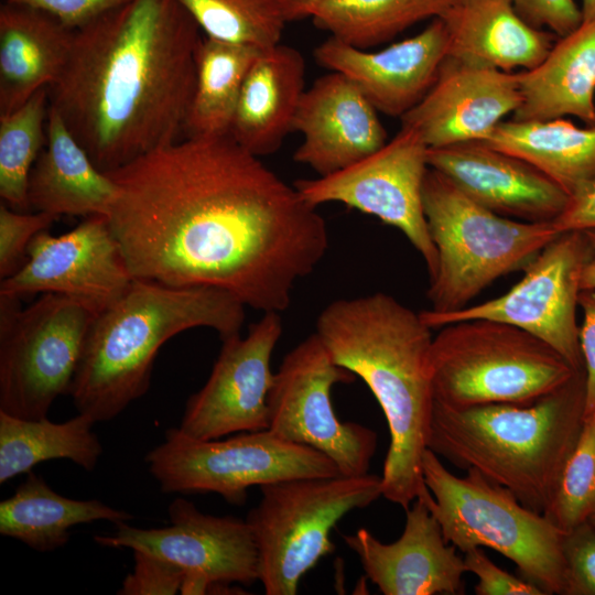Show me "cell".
<instances>
[{
	"instance_id": "46",
	"label": "cell",
	"mask_w": 595,
	"mask_h": 595,
	"mask_svg": "<svg viewBox=\"0 0 595 595\" xmlns=\"http://www.w3.org/2000/svg\"><path fill=\"white\" fill-rule=\"evenodd\" d=\"M327 0H282L288 21L307 18L309 10Z\"/></svg>"
},
{
	"instance_id": "13",
	"label": "cell",
	"mask_w": 595,
	"mask_h": 595,
	"mask_svg": "<svg viewBox=\"0 0 595 595\" xmlns=\"http://www.w3.org/2000/svg\"><path fill=\"white\" fill-rule=\"evenodd\" d=\"M429 147L420 133L401 125L380 149L335 173L298 180L293 185L314 207L342 203L398 228L423 258L429 278L437 255L423 208Z\"/></svg>"
},
{
	"instance_id": "32",
	"label": "cell",
	"mask_w": 595,
	"mask_h": 595,
	"mask_svg": "<svg viewBox=\"0 0 595 595\" xmlns=\"http://www.w3.org/2000/svg\"><path fill=\"white\" fill-rule=\"evenodd\" d=\"M452 0H327L307 12L331 36L358 48L379 45L411 25L439 18Z\"/></svg>"
},
{
	"instance_id": "41",
	"label": "cell",
	"mask_w": 595,
	"mask_h": 595,
	"mask_svg": "<svg viewBox=\"0 0 595 595\" xmlns=\"http://www.w3.org/2000/svg\"><path fill=\"white\" fill-rule=\"evenodd\" d=\"M128 0H3V2L23 4L43 10L77 30L102 14L113 10Z\"/></svg>"
},
{
	"instance_id": "18",
	"label": "cell",
	"mask_w": 595,
	"mask_h": 595,
	"mask_svg": "<svg viewBox=\"0 0 595 595\" xmlns=\"http://www.w3.org/2000/svg\"><path fill=\"white\" fill-rule=\"evenodd\" d=\"M520 102L517 73L446 56L429 91L400 119L429 148H441L485 141Z\"/></svg>"
},
{
	"instance_id": "42",
	"label": "cell",
	"mask_w": 595,
	"mask_h": 595,
	"mask_svg": "<svg viewBox=\"0 0 595 595\" xmlns=\"http://www.w3.org/2000/svg\"><path fill=\"white\" fill-rule=\"evenodd\" d=\"M583 322L578 329L580 348L585 370L584 418L595 414V289H584L578 296Z\"/></svg>"
},
{
	"instance_id": "2",
	"label": "cell",
	"mask_w": 595,
	"mask_h": 595,
	"mask_svg": "<svg viewBox=\"0 0 595 595\" xmlns=\"http://www.w3.org/2000/svg\"><path fill=\"white\" fill-rule=\"evenodd\" d=\"M201 32L178 0H128L75 31L48 101L99 170L184 139Z\"/></svg>"
},
{
	"instance_id": "6",
	"label": "cell",
	"mask_w": 595,
	"mask_h": 595,
	"mask_svg": "<svg viewBox=\"0 0 595 595\" xmlns=\"http://www.w3.org/2000/svg\"><path fill=\"white\" fill-rule=\"evenodd\" d=\"M423 208L437 255L430 278V312L459 311L498 278L524 269L559 232L552 223L498 215L429 167Z\"/></svg>"
},
{
	"instance_id": "40",
	"label": "cell",
	"mask_w": 595,
	"mask_h": 595,
	"mask_svg": "<svg viewBox=\"0 0 595 595\" xmlns=\"http://www.w3.org/2000/svg\"><path fill=\"white\" fill-rule=\"evenodd\" d=\"M517 13L530 25L564 36L583 22L581 9L574 0H508Z\"/></svg>"
},
{
	"instance_id": "34",
	"label": "cell",
	"mask_w": 595,
	"mask_h": 595,
	"mask_svg": "<svg viewBox=\"0 0 595 595\" xmlns=\"http://www.w3.org/2000/svg\"><path fill=\"white\" fill-rule=\"evenodd\" d=\"M207 37L264 50L289 22L282 0H178Z\"/></svg>"
},
{
	"instance_id": "12",
	"label": "cell",
	"mask_w": 595,
	"mask_h": 595,
	"mask_svg": "<svg viewBox=\"0 0 595 595\" xmlns=\"http://www.w3.org/2000/svg\"><path fill=\"white\" fill-rule=\"evenodd\" d=\"M355 377L333 360L313 333L284 356L274 372L268 394V430L325 454L342 475L368 474L378 435L363 424L338 420L331 397L334 385L351 382Z\"/></svg>"
},
{
	"instance_id": "35",
	"label": "cell",
	"mask_w": 595,
	"mask_h": 595,
	"mask_svg": "<svg viewBox=\"0 0 595 595\" xmlns=\"http://www.w3.org/2000/svg\"><path fill=\"white\" fill-rule=\"evenodd\" d=\"M543 515L564 533L595 515V414L584 420L577 443Z\"/></svg>"
},
{
	"instance_id": "23",
	"label": "cell",
	"mask_w": 595,
	"mask_h": 595,
	"mask_svg": "<svg viewBox=\"0 0 595 595\" xmlns=\"http://www.w3.org/2000/svg\"><path fill=\"white\" fill-rule=\"evenodd\" d=\"M304 76L296 48L279 43L261 50L244 80L229 137L258 158L274 153L294 131Z\"/></svg>"
},
{
	"instance_id": "31",
	"label": "cell",
	"mask_w": 595,
	"mask_h": 595,
	"mask_svg": "<svg viewBox=\"0 0 595 595\" xmlns=\"http://www.w3.org/2000/svg\"><path fill=\"white\" fill-rule=\"evenodd\" d=\"M261 50L203 37L184 138L229 136L247 73Z\"/></svg>"
},
{
	"instance_id": "7",
	"label": "cell",
	"mask_w": 595,
	"mask_h": 595,
	"mask_svg": "<svg viewBox=\"0 0 595 595\" xmlns=\"http://www.w3.org/2000/svg\"><path fill=\"white\" fill-rule=\"evenodd\" d=\"M422 474L432 495L426 505L448 543L463 553L493 549L545 595H566L564 532L543 513L527 508L474 468L462 477L454 475L430 448L422 457Z\"/></svg>"
},
{
	"instance_id": "8",
	"label": "cell",
	"mask_w": 595,
	"mask_h": 595,
	"mask_svg": "<svg viewBox=\"0 0 595 595\" xmlns=\"http://www.w3.org/2000/svg\"><path fill=\"white\" fill-rule=\"evenodd\" d=\"M431 371L435 402L465 409L532 404L580 370L549 344L517 326L470 318L444 325L433 337Z\"/></svg>"
},
{
	"instance_id": "17",
	"label": "cell",
	"mask_w": 595,
	"mask_h": 595,
	"mask_svg": "<svg viewBox=\"0 0 595 595\" xmlns=\"http://www.w3.org/2000/svg\"><path fill=\"white\" fill-rule=\"evenodd\" d=\"M167 513L170 526L143 529L121 522L115 533L95 536L94 541L147 552L184 571L202 572L213 583L249 586L259 581L258 551L246 519L203 513L181 497L171 502Z\"/></svg>"
},
{
	"instance_id": "9",
	"label": "cell",
	"mask_w": 595,
	"mask_h": 595,
	"mask_svg": "<svg viewBox=\"0 0 595 595\" xmlns=\"http://www.w3.org/2000/svg\"><path fill=\"white\" fill-rule=\"evenodd\" d=\"M259 488L261 499L246 521L267 595H295L303 575L334 552L331 531L336 523L382 496L381 476L369 473L294 478Z\"/></svg>"
},
{
	"instance_id": "48",
	"label": "cell",
	"mask_w": 595,
	"mask_h": 595,
	"mask_svg": "<svg viewBox=\"0 0 595 595\" xmlns=\"http://www.w3.org/2000/svg\"><path fill=\"white\" fill-rule=\"evenodd\" d=\"M589 521L595 526V515L589 519Z\"/></svg>"
},
{
	"instance_id": "11",
	"label": "cell",
	"mask_w": 595,
	"mask_h": 595,
	"mask_svg": "<svg viewBox=\"0 0 595 595\" xmlns=\"http://www.w3.org/2000/svg\"><path fill=\"white\" fill-rule=\"evenodd\" d=\"M144 461L164 494L214 493L237 506L246 502L252 486L342 475L325 454L282 440L268 429L226 440H197L172 428Z\"/></svg>"
},
{
	"instance_id": "28",
	"label": "cell",
	"mask_w": 595,
	"mask_h": 595,
	"mask_svg": "<svg viewBox=\"0 0 595 595\" xmlns=\"http://www.w3.org/2000/svg\"><path fill=\"white\" fill-rule=\"evenodd\" d=\"M482 142L532 164L570 197L595 181V126L581 128L564 118L502 120Z\"/></svg>"
},
{
	"instance_id": "20",
	"label": "cell",
	"mask_w": 595,
	"mask_h": 595,
	"mask_svg": "<svg viewBox=\"0 0 595 595\" xmlns=\"http://www.w3.org/2000/svg\"><path fill=\"white\" fill-rule=\"evenodd\" d=\"M447 48L444 23L435 18L416 35L377 52L329 36L314 56L321 66L354 83L378 112L401 118L429 91Z\"/></svg>"
},
{
	"instance_id": "10",
	"label": "cell",
	"mask_w": 595,
	"mask_h": 595,
	"mask_svg": "<svg viewBox=\"0 0 595 595\" xmlns=\"http://www.w3.org/2000/svg\"><path fill=\"white\" fill-rule=\"evenodd\" d=\"M98 314L61 294L44 293L22 306L21 298L0 293V411L47 418L56 398L69 394Z\"/></svg>"
},
{
	"instance_id": "1",
	"label": "cell",
	"mask_w": 595,
	"mask_h": 595,
	"mask_svg": "<svg viewBox=\"0 0 595 595\" xmlns=\"http://www.w3.org/2000/svg\"><path fill=\"white\" fill-rule=\"evenodd\" d=\"M107 174V218L133 279L281 313L328 249L317 207L229 136L184 138Z\"/></svg>"
},
{
	"instance_id": "19",
	"label": "cell",
	"mask_w": 595,
	"mask_h": 595,
	"mask_svg": "<svg viewBox=\"0 0 595 595\" xmlns=\"http://www.w3.org/2000/svg\"><path fill=\"white\" fill-rule=\"evenodd\" d=\"M428 162L470 199L508 218L552 223L571 198L532 164L482 141L429 148Z\"/></svg>"
},
{
	"instance_id": "4",
	"label": "cell",
	"mask_w": 595,
	"mask_h": 595,
	"mask_svg": "<svg viewBox=\"0 0 595 595\" xmlns=\"http://www.w3.org/2000/svg\"><path fill=\"white\" fill-rule=\"evenodd\" d=\"M245 307L220 289L133 279L89 328L69 391L77 412L96 422L116 418L147 393L156 354L171 337L194 327L221 339L239 334Z\"/></svg>"
},
{
	"instance_id": "26",
	"label": "cell",
	"mask_w": 595,
	"mask_h": 595,
	"mask_svg": "<svg viewBox=\"0 0 595 595\" xmlns=\"http://www.w3.org/2000/svg\"><path fill=\"white\" fill-rule=\"evenodd\" d=\"M521 102L513 120L573 116L595 126V17L554 42L537 66L517 73Z\"/></svg>"
},
{
	"instance_id": "22",
	"label": "cell",
	"mask_w": 595,
	"mask_h": 595,
	"mask_svg": "<svg viewBox=\"0 0 595 595\" xmlns=\"http://www.w3.org/2000/svg\"><path fill=\"white\" fill-rule=\"evenodd\" d=\"M378 111L346 76L331 72L305 89L293 130L302 134L298 163L318 176L343 170L387 142Z\"/></svg>"
},
{
	"instance_id": "36",
	"label": "cell",
	"mask_w": 595,
	"mask_h": 595,
	"mask_svg": "<svg viewBox=\"0 0 595 595\" xmlns=\"http://www.w3.org/2000/svg\"><path fill=\"white\" fill-rule=\"evenodd\" d=\"M60 217L44 212H19L0 204V279L17 273L25 263L32 239Z\"/></svg>"
},
{
	"instance_id": "25",
	"label": "cell",
	"mask_w": 595,
	"mask_h": 595,
	"mask_svg": "<svg viewBox=\"0 0 595 595\" xmlns=\"http://www.w3.org/2000/svg\"><path fill=\"white\" fill-rule=\"evenodd\" d=\"M439 18L447 56L504 72L533 68L554 44L555 34L527 23L508 0H452Z\"/></svg>"
},
{
	"instance_id": "21",
	"label": "cell",
	"mask_w": 595,
	"mask_h": 595,
	"mask_svg": "<svg viewBox=\"0 0 595 595\" xmlns=\"http://www.w3.org/2000/svg\"><path fill=\"white\" fill-rule=\"evenodd\" d=\"M366 576L385 595L463 594V556L443 536L440 523L422 499L405 509L402 534L383 543L367 529L344 536Z\"/></svg>"
},
{
	"instance_id": "30",
	"label": "cell",
	"mask_w": 595,
	"mask_h": 595,
	"mask_svg": "<svg viewBox=\"0 0 595 595\" xmlns=\"http://www.w3.org/2000/svg\"><path fill=\"white\" fill-rule=\"evenodd\" d=\"M95 423L84 413L52 422L47 418L22 419L0 411V484L52 459H69L85 470H94L102 454L93 431Z\"/></svg>"
},
{
	"instance_id": "37",
	"label": "cell",
	"mask_w": 595,
	"mask_h": 595,
	"mask_svg": "<svg viewBox=\"0 0 595 595\" xmlns=\"http://www.w3.org/2000/svg\"><path fill=\"white\" fill-rule=\"evenodd\" d=\"M563 554L566 595H595V526L591 521L564 533Z\"/></svg>"
},
{
	"instance_id": "16",
	"label": "cell",
	"mask_w": 595,
	"mask_h": 595,
	"mask_svg": "<svg viewBox=\"0 0 595 595\" xmlns=\"http://www.w3.org/2000/svg\"><path fill=\"white\" fill-rule=\"evenodd\" d=\"M132 281L107 216L91 215L63 235L39 232L29 245L23 267L1 280L0 293L21 299L61 294L100 313L117 302Z\"/></svg>"
},
{
	"instance_id": "45",
	"label": "cell",
	"mask_w": 595,
	"mask_h": 595,
	"mask_svg": "<svg viewBox=\"0 0 595 595\" xmlns=\"http://www.w3.org/2000/svg\"><path fill=\"white\" fill-rule=\"evenodd\" d=\"M589 245L592 247V255L586 261L581 278V288L595 289V228L584 230Z\"/></svg>"
},
{
	"instance_id": "43",
	"label": "cell",
	"mask_w": 595,
	"mask_h": 595,
	"mask_svg": "<svg viewBox=\"0 0 595 595\" xmlns=\"http://www.w3.org/2000/svg\"><path fill=\"white\" fill-rule=\"evenodd\" d=\"M552 225L559 234L595 228V181L570 198L566 208Z\"/></svg>"
},
{
	"instance_id": "24",
	"label": "cell",
	"mask_w": 595,
	"mask_h": 595,
	"mask_svg": "<svg viewBox=\"0 0 595 595\" xmlns=\"http://www.w3.org/2000/svg\"><path fill=\"white\" fill-rule=\"evenodd\" d=\"M75 31L28 6H0V116L53 85L68 61Z\"/></svg>"
},
{
	"instance_id": "3",
	"label": "cell",
	"mask_w": 595,
	"mask_h": 595,
	"mask_svg": "<svg viewBox=\"0 0 595 595\" xmlns=\"http://www.w3.org/2000/svg\"><path fill=\"white\" fill-rule=\"evenodd\" d=\"M431 329L420 313L382 292L335 300L316 321L333 360L368 386L385 414L390 445L382 496L404 510L432 497L422 474L435 401Z\"/></svg>"
},
{
	"instance_id": "47",
	"label": "cell",
	"mask_w": 595,
	"mask_h": 595,
	"mask_svg": "<svg viewBox=\"0 0 595 595\" xmlns=\"http://www.w3.org/2000/svg\"><path fill=\"white\" fill-rule=\"evenodd\" d=\"M582 15L583 20H589L595 17V0H583L582 1Z\"/></svg>"
},
{
	"instance_id": "44",
	"label": "cell",
	"mask_w": 595,
	"mask_h": 595,
	"mask_svg": "<svg viewBox=\"0 0 595 595\" xmlns=\"http://www.w3.org/2000/svg\"><path fill=\"white\" fill-rule=\"evenodd\" d=\"M213 582L202 572L184 571L180 593L182 595H204L209 594Z\"/></svg>"
},
{
	"instance_id": "15",
	"label": "cell",
	"mask_w": 595,
	"mask_h": 595,
	"mask_svg": "<svg viewBox=\"0 0 595 595\" xmlns=\"http://www.w3.org/2000/svg\"><path fill=\"white\" fill-rule=\"evenodd\" d=\"M281 335L280 313L267 312L245 337L223 338L209 378L188 398L178 429L197 440L267 430L271 357Z\"/></svg>"
},
{
	"instance_id": "29",
	"label": "cell",
	"mask_w": 595,
	"mask_h": 595,
	"mask_svg": "<svg viewBox=\"0 0 595 595\" xmlns=\"http://www.w3.org/2000/svg\"><path fill=\"white\" fill-rule=\"evenodd\" d=\"M132 518L97 499L64 497L32 470L14 494L0 502V533L40 552L64 547L74 526L100 520L118 524Z\"/></svg>"
},
{
	"instance_id": "27",
	"label": "cell",
	"mask_w": 595,
	"mask_h": 595,
	"mask_svg": "<svg viewBox=\"0 0 595 595\" xmlns=\"http://www.w3.org/2000/svg\"><path fill=\"white\" fill-rule=\"evenodd\" d=\"M115 194L113 181L95 165L60 113L50 106L46 143L29 176L30 210L57 217L107 216Z\"/></svg>"
},
{
	"instance_id": "39",
	"label": "cell",
	"mask_w": 595,
	"mask_h": 595,
	"mask_svg": "<svg viewBox=\"0 0 595 595\" xmlns=\"http://www.w3.org/2000/svg\"><path fill=\"white\" fill-rule=\"evenodd\" d=\"M466 573L477 577V595H544L533 583L519 578L497 566L482 550L474 548L464 552Z\"/></svg>"
},
{
	"instance_id": "38",
	"label": "cell",
	"mask_w": 595,
	"mask_h": 595,
	"mask_svg": "<svg viewBox=\"0 0 595 595\" xmlns=\"http://www.w3.org/2000/svg\"><path fill=\"white\" fill-rule=\"evenodd\" d=\"M133 571L126 575L119 595H174L180 592L184 570L163 559L133 550Z\"/></svg>"
},
{
	"instance_id": "33",
	"label": "cell",
	"mask_w": 595,
	"mask_h": 595,
	"mask_svg": "<svg viewBox=\"0 0 595 595\" xmlns=\"http://www.w3.org/2000/svg\"><path fill=\"white\" fill-rule=\"evenodd\" d=\"M47 88L36 91L15 111L0 116V197L19 212H31L28 183L46 143Z\"/></svg>"
},
{
	"instance_id": "5",
	"label": "cell",
	"mask_w": 595,
	"mask_h": 595,
	"mask_svg": "<svg viewBox=\"0 0 595 595\" xmlns=\"http://www.w3.org/2000/svg\"><path fill=\"white\" fill-rule=\"evenodd\" d=\"M585 370L532 404L465 409L434 401L426 447L459 469L474 468L543 513L584 424Z\"/></svg>"
},
{
	"instance_id": "14",
	"label": "cell",
	"mask_w": 595,
	"mask_h": 595,
	"mask_svg": "<svg viewBox=\"0 0 595 595\" xmlns=\"http://www.w3.org/2000/svg\"><path fill=\"white\" fill-rule=\"evenodd\" d=\"M591 255L584 231L559 234L505 294L446 314L426 310L421 317L431 328L470 318L511 324L549 344L575 370H583L576 309L582 271Z\"/></svg>"
}]
</instances>
